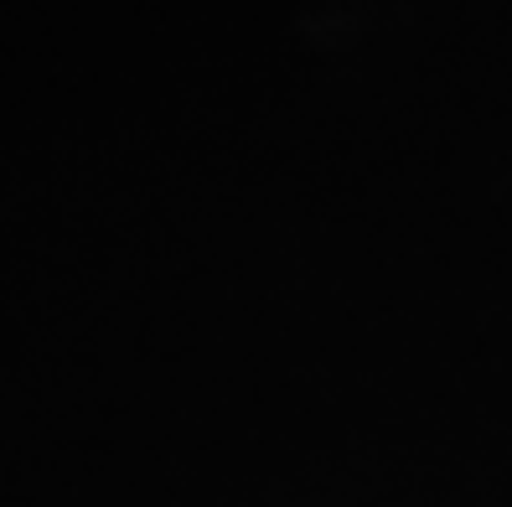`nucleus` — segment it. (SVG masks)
Segmentation results:
<instances>
[]
</instances>
